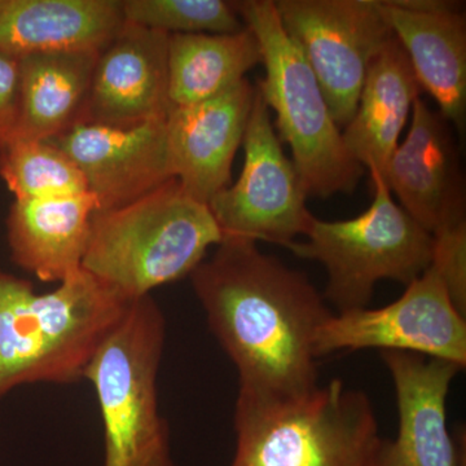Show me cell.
Returning a JSON list of instances; mask_svg holds the SVG:
<instances>
[{"instance_id": "cell-1", "label": "cell", "mask_w": 466, "mask_h": 466, "mask_svg": "<svg viewBox=\"0 0 466 466\" xmlns=\"http://www.w3.org/2000/svg\"><path fill=\"white\" fill-rule=\"evenodd\" d=\"M191 281L208 329L238 370L235 408L265 410L320 386L315 339L334 314L308 276L256 241L225 238Z\"/></svg>"}, {"instance_id": "cell-2", "label": "cell", "mask_w": 466, "mask_h": 466, "mask_svg": "<svg viewBox=\"0 0 466 466\" xmlns=\"http://www.w3.org/2000/svg\"><path fill=\"white\" fill-rule=\"evenodd\" d=\"M130 302L84 268L43 294L0 271V401L27 383L84 380Z\"/></svg>"}, {"instance_id": "cell-3", "label": "cell", "mask_w": 466, "mask_h": 466, "mask_svg": "<svg viewBox=\"0 0 466 466\" xmlns=\"http://www.w3.org/2000/svg\"><path fill=\"white\" fill-rule=\"evenodd\" d=\"M222 240L208 205L171 179L133 204L95 213L82 268L126 299H142L191 276Z\"/></svg>"}, {"instance_id": "cell-4", "label": "cell", "mask_w": 466, "mask_h": 466, "mask_svg": "<svg viewBox=\"0 0 466 466\" xmlns=\"http://www.w3.org/2000/svg\"><path fill=\"white\" fill-rule=\"evenodd\" d=\"M167 320L150 296L131 300L86 368L104 426L103 466H177L159 412Z\"/></svg>"}, {"instance_id": "cell-5", "label": "cell", "mask_w": 466, "mask_h": 466, "mask_svg": "<svg viewBox=\"0 0 466 466\" xmlns=\"http://www.w3.org/2000/svg\"><path fill=\"white\" fill-rule=\"evenodd\" d=\"M233 7L258 39L266 75L256 87L275 112L306 195L354 192L364 167L346 149L317 76L281 25L274 0H244Z\"/></svg>"}, {"instance_id": "cell-6", "label": "cell", "mask_w": 466, "mask_h": 466, "mask_svg": "<svg viewBox=\"0 0 466 466\" xmlns=\"http://www.w3.org/2000/svg\"><path fill=\"white\" fill-rule=\"evenodd\" d=\"M370 174L375 195L363 214L334 222L314 217L306 241L287 247L299 258L324 266L328 280L323 297L339 314L368 308L379 281L407 287L434 259L433 236L394 201L379 171Z\"/></svg>"}, {"instance_id": "cell-7", "label": "cell", "mask_w": 466, "mask_h": 466, "mask_svg": "<svg viewBox=\"0 0 466 466\" xmlns=\"http://www.w3.org/2000/svg\"><path fill=\"white\" fill-rule=\"evenodd\" d=\"M229 466H370L380 438L366 392L339 379L265 410L235 408Z\"/></svg>"}, {"instance_id": "cell-8", "label": "cell", "mask_w": 466, "mask_h": 466, "mask_svg": "<svg viewBox=\"0 0 466 466\" xmlns=\"http://www.w3.org/2000/svg\"><path fill=\"white\" fill-rule=\"evenodd\" d=\"M339 127L351 121L370 64L394 38L380 0H275Z\"/></svg>"}, {"instance_id": "cell-9", "label": "cell", "mask_w": 466, "mask_h": 466, "mask_svg": "<svg viewBox=\"0 0 466 466\" xmlns=\"http://www.w3.org/2000/svg\"><path fill=\"white\" fill-rule=\"evenodd\" d=\"M242 146L245 164L240 177L218 193L208 207L223 238H241L287 248L299 236L308 235L314 216L257 87Z\"/></svg>"}, {"instance_id": "cell-10", "label": "cell", "mask_w": 466, "mask_h": 466, "mask_svg": "<svg viewBox=\"0 0 466 466\" xmlns=\"http://www.w3.org/2000/svg\"><path fill=\"white\" fill-rule=\"evenodd\" d=\"M370 349L413 352L465 370V315L456 308L433 265L390 305L333 315L315 339L319 359L337 351Z\"/></svg>"}, {"instance_id": "cell-11", "label": "cell", "mask_w": 466, "mask_h": 466, "mask_svg": "<svg viewBox=\"0 0 466 466\" xmlns=\"http://www.w3.org/2000/svg\"><path fill=\"white\" fill-rule=\"evenodd\" d=\"M167 119H150L133 127L78 124L46 142L79 168L99 211L115 210L174 179Z\"/></svg>"}, {"instance_id": "cell-12", "label": "cell", "mask_w": 466, "mask_h": 466, "mask_svg": "<svg viewBox=\"0 0 466 466\" xmlns=\"http://www.w3.org/2000/svg\"><path fill=\"white\" fill-rule=\"evenodd\" d=\"M400 207L431 236L466 225L465 187L451 124L417 99L406 139L381 174Z\"/></svg>"}, {"instance_id": "cell-13", "label": "cell", "mask_w": 466, "mask_h": 466, "mask_svg": "<svg viewBox=\"0 0 466 466\" xmlns=\"http://www.w3.org/2000/svg\"><path fill=\"white\" fill-rule=\"evenodd\" d=\"M394 383L398 434L380 441L376 466H461L447 426V398L462 368L404 351H380Z\"/></svg>"}, {"instance_id": "cell-14", "label": "cell", "mask_w": 466, "mask_h": 466, "mask_svg": "<svg viewBox=\"0 0 466 466\" xmlns=\"http://www.w3.org/2000/svg\"><path fill=\"white\" fill-rule=\"evenodd\" d=\"M256 87L247 78L213 99L173 106L167 119L171 173L193 200L208 202L229 186Z\"/></svg>"}, {"instance_id": "cell-15", "label": "cell", "mask_w": 466, "mask_h": 466, "mask_svg": "<svg viewBox=\"0 0 466 466\" xmlns=\"http://www.w3.org/2000/svg\"><path fill=\"white\" fill-rule=\"evenodd\" d=\"M168 34L125 21L100 51L82 124L133 127L167 116Z\"/></svg>"}, {"instance_id": "cell-16", "label": "cell", "mask_w": 466, "mask_h": 466, "mask_svg": "<svg viewBox=\"0 0 466 466\" xmlns=\"http://www.w3.org/2000/svg\"><path fill=\"white\" fill-rule=\"evenodd\" d=\"M383 16L406 52L420 87L461 133L466 115V20L459 3L381 2Z\"/></svg>"}, {"instance_id": "cell-17", "label": "cell", "mask_w": 466, "mask_h": 466, "mask_svg": "<svg viewBox=\"0 0 466 466\" xmlns=\"http://www.w3.org/2000/svg\"><path fill=\"white\" fill-rule=\"evenodd\" d=\"M124 23L121 0H0V52L101 51Z\"/></svg>"}, {"instance_id": "cell-18", "label": "cell", "mask_w": 466, "mask_h": 466, "mask_svg": "<svg viewBox=\"0 0 466 466\" xmlns=\"http://www.w3.org/2000/svg\"><path fill=\"white\" fill-rule=\"evenodd\" d=\"M99 204L90 192L46 200H15L7 218L11 258L46 283L82 268L92 217Z\"/></svg>"}, {"instance_id": "cell-19", "label": "cell", "mask_w": 466, "mask_h": 466, "mask_svg": "<svg viewBox=\"0 0 466 466\" xmlns=\"http://www.w3.org/2000/svg\"><path fill=\"white\" fill-rule=\"evenodd\" d=\"M420 92L406 52L394 36L370 64L357 112L342 131L346 149L359 165L383 173Z\"/></svg>"}, {"instance_id": "cell-20", "label": "cell", "mask_w": 466, "mask_h": 466, "mask_svg": "<svg viewBox=\"0 0 466 466\" xmlns=\"http://www.w3.org/2000/svg\"><path fill=\"white\" fill-rule=\"evenodd\" d=\"M100 51L26 55L20 63V116L14 139L50 140L82 124Z\"/></svg>"}, {"instance_id": "cell-21", "label": "cell", "mask_w": 466, "mask_h": 466, "mask_svg": "<svg viewBox=\"0 0 466 466\" xmlns=\"http://www.w3.org/2000/svg\"><path fill=\"white\" fill-rule=\"evenodd\" d=\"M262 63L249 27L233 34H168V100L189 106L223 94Z\"/></svg>"}, {"instance_id": "cell-22", "label": "cell", "mask_w": 466, "mask_h": 466, "mask_svg": "<svg viewBox=\"0 0 466 466\" xmlns=\"http://www.w3.org/2000/svg\"><path fill=\"white\" fill-rule=\"evenodd\" d=\"M0 177L15 200L70 198L88 192L72 159L43 140L14 139L0 153Z\"/></svg>"}, {"instance_id": "cell-23", "label": "cell", "mask_w": 466, "mask_h": 466, "mask_svg": "<svg viewBox=\"0 0 466 466\" xmlns=\"http://www.w3.org/2000/svg\"><path fill=\"white\" fill-rule=\"evenodd\" d=\"M125 21L167 34H233L245 25L223 0H122Z\"/></svg>"}, {"instance_id": "cell-24", "label": "cell", "mask_w": 466, "mask_h": 466, "mask_svg": "<svg viewBox=\"0 0 466 466\" xmlns=\"http://www.w3.org/2000/svg\"><path fill=\"white\" fill-rule=\"evenodd\" d=\"M433 265L447 285L451 299L462 315L466 312V225L434 236Z\"/></svg>"}, {"instance_id": "cell-25", "label": "cell", "mask_w": 466, "mask_h": 466, "mask_svg": "<svg viewBox=\"0 0 466 466\" xmlns=\"http://www.w3.org/2000/svg\"><path fill=\"white\" fill-rule=\"evenodd\" d=\"M20 116V63L0 52V153L14 140Z\"/></svg>"}, {"instance_id": "cell-26", "label": "cell", "mask_w": 466, "mask_h": 466, "mask_svg": "<svg viewBox=\"0 0 466 466\" xmlns=\"http://www.w3.org/2000/svg\"><path fill=\"white\" fill-rule=\"evenodd\" d=\"M370 466H376V465H375V461H373V464H372V465H370Z\"/></svg>"}]
</instances>
